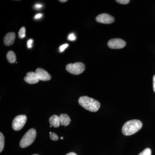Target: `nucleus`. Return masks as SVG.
Segmentation results:
<instances>
[{
  "label": "nucleus",
  "mask_w": 155,
  "mask_h": 155,
  "mask_svg": "<svg viewBox=\"0 0 155 155\" xmlns=\"http://www.w3.org/2000/svg\"><path fill=\"white\" fill-rule=\"evenodd\" d=\"M49 122L51 125L54 127H58L60 126V118L58 115H54L51 116L49 119Z\"/></svg>",
  "instance_id": "12"
},
{
  "label": "nucleus",
  "mask_w": 155,
  "mask_h": 155,
  "mask_svg": "<svg viewBox=\"0 0 155 155\" xmlns=\"http://www.w3.org/2000/svg\"><path fill=\"white\" fill-rule=\"evenodd\" d=\"M36 137V131L34 128L28 130L21 140L19 145L22 148H25L33 143Z\"/></svg>",
  "instance_id": "3"
},
{
  "label": "nucleus",
  "mask_w": 155,
  "mask_h": 155,
  "mask_svg": "<svg viewBox=\"0 0 155 155\" xmlns=\"http://www.w3.org/2000/svg\"><path fill=\"white\" fill-rule=\"evenodd\" d=\"M59 2H67V0H61V1H59Z\"/></svg>",
  "instance_id": "26"
},
{
  "label": "nucleus",
  "mask_w": 155,
  "mask_h": 155,
  "mask_svg": "<svg viewBox=\"0 0 155 155\" xmlns=\"http://www.w3.org/2000/svg\"><path fill=\"white\" fill-rule=\"evenodd\" d=\"M5 137L3 134L1 132L0 133V152L1 153L2 152L4 149V146H5Z\"/></svg>",
  "instance_id": "14"
},
{
  "label": "nucleus",
  "mask_w": 155,
  "mask_h": 155,
  "mask_svg": "<svg viewBox=\"0 0 155 155\" xmlns=\"http://www.w3.org/2000/svg\"><path fill=\"white\" fill-rule=\"evenodd\" d=\"M19 36L20 38H23L25 36V27H22L20 28L19 31Z\"/></svg>",
  "instance_id": "15"
},
{
  "label": "nucleus",
  "mask_w": 155,
  "mask_h": 155,
  "mask_svg": "<svg viewBox=\"0 0 155 155\" xmlns=\"http://www.w3.org/2000/svg\"><path fill=\"white\" fill-rule=\"evenodd\" d=\"M68 46H69V45L67 44H65L62 45V46L60 47V51L61 52L64 51L65 49L68 47Z\"/></svg>",
  "instance_id": "19"
},
{
  "label": "nucleus",
  "mask_w": 155,
  "mask_h": 155,
  "mask_svg": "<svg viewBox=\"0 0 155 155\" xmlns=\"http://www.w3.org/2000/svg\"><path fill=\"white\" fill-rule=\"evenodd\" d=\"M61 140H63V139H64V137H61Z\"/></svg>",
  "instance_id": "27"
},
{
  "label": "nucleus",
  "mask_w": 155,
  "mask_h": 155,
  "mask_svg": "<svg viewBox=\"0 0 155 155\" xmlns=\"http://www.w3.org/2000/svg\"><path fill=\"white\" fill-rule=\"evenodd\" d=\"M75 39H76V37H75L74 34H70L69 36H68V39L69 40L74 41L75 40Z\"/></svg>",
  "instance_id": "20"
},
{
  "label": "nucleus",
  "mask_w": 155,
  "mask_h": 155,
  "mask_svg": "<svg viewBox=\"0 0 155 155\" xmlns=\"http://www.w3.org/2000/svg\"><path fill=\"white\" fill-rule=\"evenodd\" d=\"M32 42H33V40L32 39H30L28 41V42H27V45H28V48H30L32 47Z\"/></svg>",
  "instance_id": "21"
},
{
  "label": "nucleus",
  "mask_w": 155,
  "mask_h": 155,
  "mask_svg": "<svg viewBox=\"0 0 155 155\" xmlns=\"http://www.w3.org/2000/svg\"><path fill=\"white\" fill-rule=\"evenodd\" d=\"M78 103L81 107L92 112H97L101 107L99 102L87 96L80 97Z\"/></svg>",
  "instance_id": "2"
},
{
  "label": "nucleus",
  "mask_w": 155,
  "mask_h": 155,
  "mask_svg": "<svg viewBox=\"0 0 155 155\" xmlns=\"http://www.w3.org/2000/svg\"><path fill=\"white\" fill-rule=\"evenodd\" d=\"M42 14H37L36 16H35V18L36 19H39V18H40L41 17Z\"/></svg>",
  "instance_id": "23"
},
{
  "label": "nucleus",
  "mask_w": 155,
  "mask_h": 155,
  "mask_svg": "<svg viewBox=\"0 0 155 155\" xmlns=\"http://www.w3.org/2000/svg\"><path fill=\"white\" fill-rule=\"evenodd\" d=\"M116 2L122 5H126L130 2L129 0H117Z\"/></svg>",
  "instance_id": "18"
},
{
  "label": "nucleus",
  "mask_w": 155,
  "mask_h": 155,
  "mask_svg": "<svg viewBox=\"0 0 155 155\" xmlns=\"http://www.w3.org/2000/svg\"><path fill=\"white\" fill-rule=\"evenodd\" d=\"M142 125L141 121L137 119L127 121L122 127V133L126 136L132 135L140 130Z\"/></svg>",
  "instance_id": "1"
},
{
  "label": "nucleus",
  "mask_w": 155,
  "mask_h": 155,
  "mask_svg": "<svg viewBox=\"0 0 155 155\" xmlns=\"http://www.w3.org/2000/svg\"><path fill=\"white\" fill-rule=\"evenodd\" d=\"M27 121V117L25 115L17 116L14 118L12 122V127L15 130H19L24 127Z\"/></svg>",
  "instance_id": "5"
},
{
  "label": "nucleus",
  "mask_w": 155,
  "mask_h": 155,
  "mask_svg": "<svg viewBox=\"0 0 155 155\" xmlns=\"http://www.w3.org/2000/svg\"><path fill=\"white\" fill-rule=\"evenodd\" d=\"M66 68V70L69 73L78 75L81 74L84 71L85 66L83 63L77 62L75 64H67Z\"/></svg>",
  "instance_id": "4"
},
{
  "label": "nucleus",
  "mask_w": 155,
  "mask_h": 155,
  "mask_svg": "<svg viewBox=\"0 0 155 155\" xmlns=\"http://www.w3.org/2000/svg\"><path fill=\"white\" fill-rule=\"evenodd\" d=\"M97 22L103 24H111L115 21L114 17L107 14H102L98 15L96 18Z\"/></svg>",
  "instance_id": "7"
},
{
  "label": "nucleus",
  "mask_w": 155,
  "mask_h": 155,
  "mask_svg": "<svg viewBox=\"0 0 155 155\" xmlns=\"http://www.w3.org/2000/svg\"><path fill=\"white\" fill-rule=\"evenodd\" d=\"M153 91L155 92V75L153 77Z\"/></svg>",
  "instance_id": "22"
},
{
  "label": "nucleus",
  "mask_w": 155,
  "mask_h": 155,
  "mask_svg": "<svg viewBox=\"0 0 155 155\" xmlns=\"http://www.w3.org/2000/svg\"><path fill=\"white\" fill-rule=\"evenodd\" d=\"M50 138L51 140L53 141H57L59 139L58 135L55 133H52L51 132H50Z\"/></svg>",
  "instance_id": "17"
},
{
  "label": "nucleus",
  "mask_w": 155,
  "mask_h": 155,
  "mask_svg": "<svg viewBox=\"0 0 155 155\" xmlns=\"http://www.w3.org/2000/svg\"><path fill=\"white\" fill-rule=\"evenodd\" d=\"M35 7H36V8H41V5H36Z\"/></svg>",
  "instance_id": "25"
},
{
  "label": "nucleus",
  "mask_w": 155,
  "mask_h": 155,
  "mask_svg": "<svg viewBox=\"0 0 155 155\" xmlns=\"http://www.w3.org/2000/svg\"><path fill=\"white\" fill-rule=\"evenodd\" d=\"M60 123L62 125L65 126H68L70 124V121H71L70 117L67 114H61L60 116Z\"/></svg>",
  "instance_id": "11"
},
{
  "label": "nucleus",
  "mask_w": 155,
  "mask_h": 155,
  "mask_svg": "<svg viewBox=\"0 0 155 155\" xmlns=\"http://www.w3.org/2000/svg\"><path fill=\"white\" fill-rule=\"evenodd\" d=\"M24 80L25 82L29 84L37 83L39 81L36 72H28L27 73L26 76L24 78Z\"/></svg>",
  "instance_id": "9"
},
{
  "label": "nucleus",
  "mask_w": 155,
  "mask_h": 155,
  "mask_svg": "<svg viewBox=\"0 0 155 155\" xmlns=\"http://www.w3.org/2000/svg\"><path fill=\"white\" fill-rule=\"evenodd\" d=\"M7 58L8 61L11 64H14L16 62L17 58L15 53L13 51H9L7 53Z\"/></svg>",
  "instance_id": "13"
},
{
  "label": "nucleus",
  "mask_w": 155,
  "mask_h": 155,
  "mask_svg": "<svg viewBox=\"0 0 155 155\" xmlns=\"http://www.w3.org/2000/svg\"><path fill=\"white\" fill-rule=\"evenodd\" d=\"M138 155H151V150L150 148L145 149Z\"/></svg>",
  "instance_id": "16"
},
{
  "label": "nucleus",
  "mask_w": 155,
  "mask_h": 155,
  "mask_svg": "<svg viewBox=\"0 0 155 155\" xmlns=\"http://www.w3.org/2000/svg\"><path fill=\"white\" fill-rule=\"evenodd\" d=\"M35 72L39 80L48 81L51 80V78L48 72L41 68H38L37 69L35 70Z\"/></svg>",
  "instance_id": "8"
},
{
  "label": "nucleus",
  "mask_w": 155,
  "mask_h": 155,
  "mask_svg": "<svg viewBox=\"0 0 155 155\" xmlns=\"http://www.w3.org/2000/svg\"><path fill=\"white\" fill-rule=\"evenodd\" d=\"M66 155H77L75 153L71 152V153H68Z\"/></svg>",
  "instance_id": "24"
},
{
  "label": "nucleus",
  "mask_w": 155,
  "mask_h": 155,
  "mask_svg": "<svg viewBox=\"0 0 155 155\" xmlns=\"http://www.w3.org/2000/svg\"><path fill=\"white\" fill-rule=\"evenodd\" d=\"M16 38V34L14 32H9L5 35L4 38V44L7 46H10L14 44Z\"/></svg>",
  "instance_id": "10"
},
{
  "label": "nucleus",
  "mask_w": 155,
  "mask_h": 155,
  "mask_svg": "<svg viewBox=\"0 0 155 155\" xmlns=\"http://www.w3.org/2000/svg\"><path fill=\"white\" fill-rule=\"evenodd\" d=\"M126 42L120 38H114L110 40L108 42V46L111 49L122 48L126 45Z\"/></svg>",
  "instance_id": "6"
},
{
  "label": "nucleus",
  "mask_w": 155,
  "mask_h": 155,
  "mask_svg": "<svg viewBox=\"0 0 155 155\" xmlns=\"http://www.w3.org/2000/svg\"><path fill=\"white\" fill-rule=\"evenodd\" d=\"M37 155V154H35V155Z\"/></svg>",
  "instance_id": "28"
}]
</instances>
